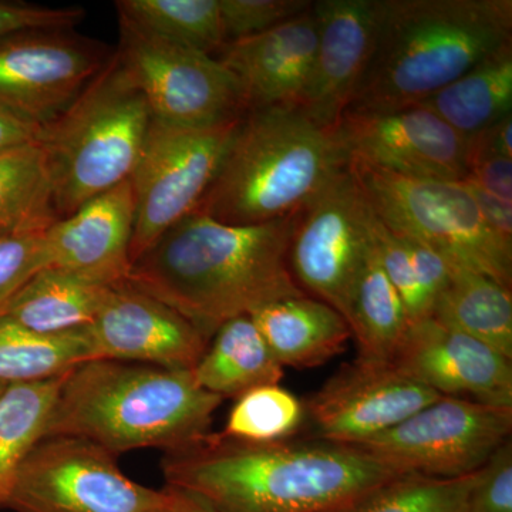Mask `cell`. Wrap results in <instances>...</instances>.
<instances>
[{"label": "cell", "mask_w": 512, "mask_h": 512, "mask_svg": "<svg viewBox=\"0 0 512 512\" xmlns=\"http://www.w3.org/2000/svg\"><path fill=\"white\" fill-rule=\"evenodd\" d=\"M168 488L214 512H332L402 476L359 447L208 433L163 457Z\"/></svg>", "instance_id": "cell-1"}, {"label": "cell", "mask_w": 512, "mask_h": 512, "mask_svg": "<svg viewBox=\"0 0 512 512\" xmlns=\"http://www.w3.org/2000/svg\"><path fill=\"white\" fill-rule=\"evenodd\" d=\"M298 215L229 225L192 212L134 262L127 281L211 340L228 320L306 295L289 264Z\"/></svg>", "instance_id": "cell-2"}, {"label": "cell", "mask_w": 512, "mask_h": 512, "mask_svg": "<svg viewBox=\"0 0 512 512\" xmlns=\"http://www.w3.org/2000/svg\"><path fill=\"white\" fill-rule=\"evenodd\" d=\"M222 402L188 370L94 359L64 375L45 437H77L114 456L138 448L168 453L211 433Z\"/></svg>", "instance_id": "cell-3"}, {"label": "cell", "mask_w": 512, "mask_h": 512, "mask_svg": "<svg viewBox=\"0 0 512 512\" xmlns=\"http://www.w3.org/2000/svg\"><path fill=\"white\" fill-rule=\"evenodd\" d=\"M510 43L511 0H380L375 47L348 110L416 106Z\"/></svg>", "instance_id": "cell-4"}, {"label": "cell", "mask_w": 512, "mask_h": 512, "mask_svg": "<svg viewBox=\"0 0 512 512\" xmlns=\"http://www.w3.org/2000/svg\"><path fill=\"white\" fill-rule=\"evenodd\" d=\"M346 164L333 131L301 107L249 110L197 211L229 225L291 217Z\"/></svg>", "instance_id": "cell-5"}, {"label": "cell", "mask_w": 512, "mask_h": 512, "mask_svg": "<svg viewBox=\"0 0 512 512\" xmlns=\"http://www.w3.org/2000/svg\"><path fill=\"white\" fill-rule=\"evenodd\" d=\"M153 114L117 52L64 113L39 128L57 220L130 180Z\"/></svg>", "instance_id": "cell-6"}, {"label": "cell", "mask_w": 512, "mask_h": 512, "mask_svg": "<svg viewBox=\"0 0 512 512\" xmlns=\"http://www.w3.org/2000/svg\"><path fill=\"white\" fill-rule=\"evenodd\" d=\"M348 167L387 228L511 289L512 245L488 227L463 181L406 177L356 161Z\"/></svg>", "instance_id": "cell-7"}, {"label": "cell", "mask_w": 512, "mask_h": 512, "mask_svg": "<svg viewBox=\"0 0 512 512\" xmlns=\"http://www.w3.org/2000/svg\"><path fill=\"white\" fill-rule=\"evenodd\" d=\"M239 120L185 128L153 119L133 184L131 266L177 222L198 210L214 183Z\"/></svg>", "instance_id": "cell-8"}, {"label": "cell", "mask_w": 512, "mask_h": 512, "mask_svg": "<svg viewBox=\"0 0 512 512\" xmlns=\"http://www.w3.org/2000/svg\"><path fill=\"white\" fill-rule=\"evenodd\" d=\"M116 457L90 441L43 437L20 468L8 510L15 512H153L170 504L128 478Z\"/></svg>", "instance_id": "cell-9"}, {"label": "cell", "mask_w": 512, "mask_h": 512, "mask_svg": "<svg viewBox=\"0 0 512 512\" xmlns=\"http://www.w3.org/2000/svg\"><path fill=\"white\" fill-rule=\"evenodd\" d=\"M375 212L348 167L320 188L298 215L289 264L303 292L346 319L350 298L373 247Z\"/></svg>", "instance_id": "cell-10"}, {"label": "cell", "mask_w": 512, "mask_h": 512, "mask_svg": "<svg viewBox=\"0 0 512 512\" xmlns=\"http://www.w3.org/2000/svg\"><path fill=\"white\" fill-rule=\"evenodd\" d=\"M512 407L441 396L409 419L359 444L400 474L458 478L477 473L511 440Z\"/></svg>", "instance_id": "cell-11"}, {"label": "cell", "mask_w": 512, "mask_h": 512, "mask_svg": "<svg viewBox=\"0 0 512 512\" xmlns=\"http://www.w3.org/2000/svg\"><path fill=\"white\" fill-rule=\"evenodd\" d=\"M121 62L146 97L153 119L175 127L218 126L244 116L241 90L227 67L119 19Z\"/></svg>", "instance_id": "cell-12"}, {"label": "cell", "mask_w": 512, "mask_h": 512, "mask_svg": "<svg viewBox=\"0 0 512 512\" xmlns=\"http://www.w3.org/2000/svg\"><path fill=\"white\" fill-rule=\"evenodd\" d=\"M110 47L73 29H32L0 37V107L37 128L64 113L92 83Z\"/></svg>", "instance_id": "cell-13"}, {"label": "cell", "mask_w": 512, "mask_h": 512, "mask_svg": "<svg viewBox=\"0 0 512 512\" xmlns=\"http://www.w3.org/2000/svg\"><path fill=\"white\" fill-rule=\"evenodd\" d=\"M333 136L346 161L406 177H467V137L420 106L346 110Z\"/></svg>", "instance_id": "cell-14"}, {"label": "cell", "mask_w": 512, "mask_h": 512, "mask_svg": "<svg viewBox=\"0 0 512 512\" xmlns=\"http://www.w3.org/2000/svg\"><path fill=\"white\" fill-rule=\"evenodd\" d=\"M439 397L393 362L356 359L308 399L306 421L320 441L359 446L393 429Z\"/></svg>", "instance_id": "cell-15"}, {"label": "cell", "mask_w": 512, "mask_h": 512, "mask_svg": "<svg viewBox=\"0 0 512 512\" xmlns=\"http://www.w3.org/2000/svg\"><path fill=\"white\" fill-rule=\"evenodd\" d=\"M94 359L143 363L192 372L210 339L167 303L128 281L110 288L86 329Z\"/></svg>", "instance_id": "cell-16"}, {"label": "cell", "mask_w": 512, "mask_h": 512, "mask_svg": "<svg viewBox=\"0 0 512 512\" xmlns=\"http://www.w3.org/2000/svg\"><path fill=\"white\" fill-rule=\"evenodd\" d=\"M393 363L439 396L512 407L511 359L431 316L410 325Z\"/></svg>", "instance_id": "cell-17"}, {"label": "cell", "mask_w": 512, "mask_h": 512, "mask_svg": "<svg viewBox=\"0 0 512 512\" xmlns=\"http://www.w3.org/2000/svg\"><path fill=\"white\" fill-rule=\"evenodd\" d=\"M312 10L318 23V46L299 107L318 126L333 131L369 66L380 0H318Z\"/></svg>", "instance_id": "cell-18"}, {"label": "cell", "mask_w": 512, "mask_h": 512, "mask_svg": "<svg viewBox=\"0 0 512 512\" xmlns=\"http://www.w3.org/2000/svg\"><path fill=\"white\" fill-rule=\"evenodd\" d=\"M134 212L133 184L128 180L53 222L43 234L45 268L106 286L127 281Z\"/></svg>", "instance_id": "cell-19"}, {"label": "cell", "mask_w": 512, "mask_h": 512, "mask_svg": "<svg viewBox=\"0 0 512 512\" xmlns=\"http://www.w3.org/2000/svg\"><path fill=\"white\" fill-rule=\"evenodd\" d=\"M312 6L261 35L225 43L215 55L237 79L245 113L301 104L318 46Z\"/></svg>", "instance_id": "cell-20"}, {"label": "cell", "mask_w": 512, "mask_h": 512, "mask_svg": "<svg viewBox=\"0 0 512 512\" xmlns=\"http://www.w3.org/2000/svg\"><path fill=\"white\" fill-rule=\"evenodd\" d=\"M282 367L308 369L329 362L352 339L348 322L328 303L298 296L249 313Z\"/></svg>", "instance_id": "cell-21"}, {"label": "cell", "mask_w": 512, "mask_h": 512, "mask_svg": "<svg viewBox=\"0 0 512 512\" xmlns=\"http://www.w3.org/2000/svg\"><path fill=\"white\" fill-rule=\"evenodd\" d=\"M111 286L43 268L26 282L2 315L40 335H66L89 329Z\"/></svg>", "instance_id": "cell-22"}, {"label": "cell", "mask_w": 512, "mask_h": 512, "mask_svg": "<svg viewBox=\"0 0 512 512\" xmlns=\"http://www.w3.org/2000/svg\"><path fill=\"white\" fill-rule=\"evenodd\" d=\"M201 389L227 399L265 384H279L284 367L248 315L225 322L192 370Z\"/></svg>", "instance_id": "cell-23"}, {"label": "cell", "mask_w": 512, "mask_h": 512, "mask_svg": "<svg viewBox=\"0 0 512 512\" xmlns=\"http://www.w3.org/2000/svg\"><path fill=\"white\" fill-rule=\"evenodd\" d=\"M416 106L436 114L464 137L512 114V43Z\"/></svg>", "instance_id": "cell-24"}, {"label": "cell", "mask_w": 512, "mask_h": 512, "mask_svg": "<svg viewBox=\"0 0 512 512\" xmlns=\"http://www.w3.org/2000/svg\"><path fill=\"white\" fill-rule=\"evenodd\" d=\"M431 318L473 336L512 360V293L490 276L451 265Z\"/></svg>", "instance_id": "cell-25"}, {"label": "cell", "mask_w": 512, "mask_h": 512, "mask_svg": "<svg viewBox=\"0 0 512 512\" xmlns=\"http://www.w3.org/2000/svg\"><path fill=\"white\" fill-rule=\"evenodd\" d=\"M346 322L356 340L357 360L367 363H392L409 332V315L384 274L375 239L353 288Z\"/></svg>", "instance_id": "cell-26"}, {"label": "cell", "mask_w": 512, "mask_h": 512, "mask_svg": "<svg viewBox=\"0 0 512 512\" xmlns=\"http://www.w3.org/2000/svg\"><path fill=\"white\" fill-rule=\"evenodd\" d=\"M57 221L37 141L0 151V239L45 232Z\"/></svg>", "instance_id": "cell-27"}, {"label": "cell", "mask_w": 512, "mask_h": 512, "mask_svg": "<svg viewBox=\"0 0 512 512\" xmlns=\"http://www.w3.org/2000/svg\"><path fill=\"white\" fill-rule=\"evenodd\" d=\"M63 377L8 384L0 394V510L8 507L30 451L45 437Z\"/></svg>", "instance_id": "cell-28"}, {"label": "cell", "mask_w": 512, "mask_h": 512, "mask_svg": "<svg viewBox=\"0 0 512 512\" xmlns=\"http://www.w3.org/2000/svg\"><path fill=\"white\" fill-rule=\"evenodd\" d=\"M94 360L86 330L40 335L0 315V382H39L66 375Z\"/></svg>", "instance_id": "cell-29"}, {"label": "cell", "mask_w": 512, "mask_h": 512, "mask_svg": "<svg viewBox=\"0 0 512 512\" xmlns=\"http://www.w3.org/2000/svg\"><path fill=\"white\" fill-rule=\"evenodd\" d=\"M116 9L138 29L205 55L227 43L218 0H119Z\"/></svg>", "instance_id": "cell-30"}, {"label": "cell", "mask_w": 512, "mask_h": 512, "mask_svg": "<svg viewBox=\"0 0 512 512\" xmlns=\"http://www.w3.org/2000/svg\"><path fill=\"white\" fill-rule=\"evenodd\" d=\"M305 423L302 400L279 384H265L237 397L220 434L248 443H276L291 440Z\"/></svg>", "instance_id": "cell-31"}, {"label": "cell", "mask_w": 512, "mask_h": 512, "mask_svg": "<svg viewBox=\"0 0 512 512\" xmlns=\"http://www.w3.org/2000/svg\"><path fill=\"white\" fill-rule=\"evenodd\" d=\"M478 473L458 478L402 474L332 512H464Z\"/></svg>", "instance_id": "cell-32"}, {"label": "cell", "mask_w": 512, "mask_h": 512, "mask_svg": "<svg viewBox=\"0 0 512 512\" xmlns=\"http://www.w3.org/2000/svg\"><path fill=\"white\" fill-rule=\"evenodd\" d=\"M227 42L261 35L311 9V0H218Z\"/></svg>", "instance_id": "cell-33"}, {"label": "cell", "mask_w": 512, "mask_h": 512, "mask_svg": "<svg viewBox=\"0 0 512 512\" xmlns=\"http://www.w3.org/2000/svg\"><path fill=\"white\" fill-rule=\"evenodd\" d=\"M373 235H375L377 255H379L384 274L402 298L404 308L409 315L410 325L430 318L429 309L421 298L416 275H414L412 262L404 247L403 239L394 234L392 229L387 228L376 214Z\"/></svg>", "instance_id": "cell-34"}, {"label": "cell", "mask_w": 512, "mask_h": 512, "mask_svg": "<svg viewBox=\"0 0 512 512\" xmlns=\"http://www.w3.org/2000/svg\"><path fill=\"white\" fill-rule=\"evenodd\" d=\"M43 234L0 239V315L26 282L45 268Z\"/></svg>", "instance_id": "cell-35"}, {"label": "cell", "mask_w": 512, "mask_h": 512, "mask_svg": "<svg viewBox=\"0 0 512 512\" xmlns=\"http://www.w3.org/2000/svg\"><path fill=\"white\" fill-rule=\"evenodd\" d=\"M464 512H512V441L508 440L478 473Z\"/></svg>", "instance_id": "cell-36"}, {"label": "cell", "mask_w": 512, "mask_h": 512, "mask_svg": "<svg viewBox=\"0 0 512 512\" xmlns=\"http://www.w3.org/2000/svg\"><path fill=\"white\" fill-rule=\"evenodd\" d=\"M86 16L82 8H49L0 0V37L32 29H73Z\"/></svg>", "instance_id": "cell-37"}, {"label": "cell", "mask_w": 512, "mask_h": 512, "mask_svg": "<svg viewBox=\"0 0 512 512\" xmlns=\"http://www.w3.org/2000/svg\"><path fill=\"white\" fill-rule=\"evenodd\" d=\"M399 237L403 239L404 247H406L410 262H412L414 275H416L421 298L426 303L431 316L434 302L446 288L448 278H450L451 264L443 255L427 245L414 241V239L402 237V235Z\"/></svg>", "instance_id": "cell-38"}, {"label": "cell", "mask_w": 512, "mask_h": 512, "mask_svg": "<svg viewBox=\"0 0 512 512\" xmlns=\"http://www.w3.org/2000/svg\"><path fill=\"white\" fill-rule=\"evenodd\" d=\"M464 180L490 192L494 197L512 202V158L470 157L467 160V177Z\"/></svg>", "instance_id": "cell-39"}, {"label": "cell", "mask_w": 512, "mask_h": 512, "mask_svg": "<svg viewBox=\"0 0 512 512\" xmlns=\"http://www.w3.org/2000/svg\"><path fill=\"white\" fill-rule=\"evenodd\" d=\"M467 160L470 157L501 156L512 158V114L493 126L467 137Z\"/></svg>", "instance_id": "cell-40"}, {"label": "cell", "mask_w": 512, "mask_h": 512, "mask_svg": "<svg viewBox=\"0 0 512 512\" xmlns=\"http://www.w3.org/2000/svg\"><path fill=\"white\" fill-rule=\"evenodd\" d=\"M461 181L466 184L468 191L473 195L488 227L493 229L503 241L512 245V202L494 197L490 192L481 190L470 181Z\"/></svg>", "instance_id": "cell-41"}, {"label": "cell", "mask_w": 512, "mask_h": 512, "mask_svg": "<svg viewBox=\"0 0 512 512\" xmlns=\"http://www.w3.org/2000/svg\"><path fill=\"white\" fill-rule=\"evenodd\" d=\"M39 128L0 107V151L36 141Z\"/></svg>", "instance_id": "cell-42"}, {"label": "cell", "mask_w": 512, "mask_h": 512, "mask_svg": "<svg viewBox=\"0 0 512 512\" xmlns=\"http://www.w3.org/2000/svg\"><path fill=\"white\" fill-rule=\"evenodd\" d=\"M173 490V488H171ZM177 494L178 500L187 512H214L207 507V505L201 504L200 501L194 500L190 495L180 493V491L173 490Z\"/></svg>", "instance_id": "cell-43"}, {"label": "cell", "mask_w": 512, "mask_h": 512, "mask_svg": "<svg viewBox=\"0 0 512 512\" xmlns=\"http://www.w3.org/2000/svg\"><path fill=\"white\" fill-rule=\"evenodd\" d=\"M170 493V504L167 507L160 508V510L153 512H187L184 510L183 505H181L180 500H178L177 494L174 493L171 488L165 487Z\"/></svg>", "instance_id": "cell-44"}, {"label": "cell", "mask_w": 512, "mask_h": 512, "mask_svg": "<svg viewBox=\"0 0 512 512\" xmlns=\"http://www.w3.org/2000/svg\"><path fill=\"white\" fill-rule=\"evenodd\" d=\"M6 386H8V384H5V383L0 382V394H2V393H3V390H5V389H6Z\"/></svg>", "instance_id": "cell-45"}]
</instances>
